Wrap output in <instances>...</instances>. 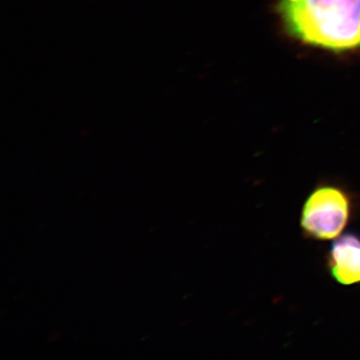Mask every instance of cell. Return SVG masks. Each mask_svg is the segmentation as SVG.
Masks as SVG:
<instances>
[{
	"label": "cell",
	"mask_w": 360,
	"mask_h": 360,
	"mask_svg": "<svg viewBox=\"0 0 360 360\" xmlns=\"http://www.w3.org/2000/svg\"><path fill=\"white\" fill-rule=\"evenodd\" d=\"M356 208L357 200L347 186L329 180L319 182L303 203L300 229L312 240H335L352 224Z\"/></svg>",
	"instance_id": "7a4b0ae2"
},
{
	"label": "cell",
	"mask_w": 360,
	"mask_h": 360,
	"mask_svg": "<svg viewBox=\"0 0 360 360\" xmlns=\"http://www.w3.org/2000/svg\"><path fill=\"white\" fill-rule=\"evenodd\" d=\"M331 277L342 285L360 283V236L349 232L335 239L326 255Z\"/></svg>",
	"instance_id": "3957f363"
},
{
	"label": "cell",
	"mask_w": 360,
	"mask_h": 360,
	"mask_svg": "<svg viewBox=\"0 0 360 360\" xmlns=\"http://www.w3.org/2000/svg\"><path fill=\"white\" fill-rule=\"evenodd\" d=\"M277 11L286 32L303 44L360 49V0H281Z\"/></svg>",
	"instance_id": "6da1fadb"
}]
</instances>
